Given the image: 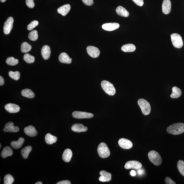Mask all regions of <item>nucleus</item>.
Here are the masks:
<instances>
[{
  "mask_svg": "<svg viewBox=\"0 0 184 184\" xmlns=\"http://www.w3.org/2000/svg\"><path fill=\"white\" fill-rule=\"evenodd\" d=\"M25 134L30 137H34L37 135V131L35 128L32 126H29L24 129Z\"/></svg>",
  "mask_w": 184,
  "mask_h": 184,
  "instance_id": "obj_17",
  "label": "nucleus"
},
{
  "mask_svg": "<svg viewBox=\"0 0 184 184\" xmlns=\"http://www.w3.org/2000/svg\"><path fill=\"white\" fill-rule=\"evenodd\" d=\"M83 2L87 6H91L93 3V0H82Z\"/></svg>",
  "mask_w": 184,
  "mask_h": 184,
  "instance_id": "obj_41",
  "label": "nucleus"
},
{
  "mask_svg": "<svg viewBox=\"0 0 184 184\" xmlns=\"http://www.w3.org/2000/svg\"><path fill=\"white\" fill-rule=\"evenodd\" d=\"M6 62L9 65L14 66L18 64L19 61L17 59H16L13 57H11L7 58Z\"/></svg>",
  "mask_w": 184,
  "mask_h": 184,
  "instance_id": "obj_33",
  "label": "nucleus"
},
{
  "mask_svg": "<svg viewBox=\"0 0 184 184\" xmlns=\"http://www.w3.org/2000/svg\"><path fill=\"white\" fill-rule=\"evenodd\" d=\"M130 175L132 176H136V173L134 170H132L131 171Z\"/></svg>",
  "mask_w": 184,
  "mask_h": 184,
  "instance_id": "obj_45",
  "label": "nucleus"
},
{
  "mask_svg": "<svg viewBox=\"0 0 184 184\" xmlns=\"http://www.w3.org/2000/svg\"><path fill=\"white\" fill-rule=\"evenodd\" d=\"M42 182H40V181H39L37 182V183H35V184H42Z\"/></svg>",
  "mask_w": 184,
  "mask_h": 184,
  "instance_id": "obj_47",
  "label": "nucleus"
},
{
  "mask_svg": "<svg viewBox=\"0 0 184 184\" xmlns=\"http://www.w3.org/2000/svg\"><path fill=\"white\" fill-rule=\"evenodd\" d=\"M59 60L61 63L64 64H70L72 62V58L66 53H62L59 56Z\"/></svg>",
  "mask_w": 184,
  "mask_h": 184,
  "instance_id": "obj_20",
  "label": "nucleus"
},
{
  "mask_svg": "<svg viewBox=\"0 0 184 184\" xmlns=\"http://www.w3.org/2000/svg\"><path fill=\"white\" fill-rule=\"evenodd\" d=\"M57 184H71V183L70 181H68V180H64V181H62L58 182L56 183Z\"/></svg>",
  "mask_w": 184,
  "mask_h": 184,
  "instance_id": "obj_43",
  "label": "nucleus"
},
{
  "mask_svg": "<svg viewBox=\"0 0 184 184\" xmlns=\"http://www.w3.org/2000/svg\"><path fill=\"white\" fill-rule=\"evenodd\" d=\"M165 183L166 184H176V183H175L174 181L171 179L169 177H167L165 178Z\"/></svg>",
  "mask_w": 184,
  "mask_h": 184,
  "instance_id": "obj_40",
  "label": "nucleus"
},
{
  "mask_svg": "<svg viewBox=\"0 0 184 184\" xmlns=\"http://www.w3.org/2000/svg\"><path fill=\"white\" fill-rule=\"evenodd\" d=\"M148 157L151 162L156 166L161 165L162 159L160 154L156 151L152 150L150 151L148 154Z\"/></svg>",
  "mask_w": 184,
  "mask_h": 184,
  "instance_id": "obj_3",
  "label": "nucleus"
},
{
  "mask_svg": "<svg viewBox=\"0 0 184 184\" xmlns=\"http://www.w3.org/2000/svg\"><path fill=\"white\" fill-rule=\"evenodd\" d=\"M120 26V25L118 23H108L103 25L102 28L105 30L111 31L118 29Z\"/></svg>",
  "mask_w": 184,
  "mask_h": 184,
  "instance_id": "obj_15",
  "label": "nucleus"
},
{
  "mask_svg": "<svg viewBox=\"0 0 184 184\" xmlns=\"http://www.w3.org/2000/svg\"><path fill=\"white\" fill-rule=\"evenodd\" d=\"M5 109L8 112L14 113L18 112L20 109V108L17 104L13 103H9L5 106Z\"/></svg>",
  "mask_w": 184,
  "mask_h": 184,
  "instance_id": "obj_13",
  "label": "nucleus"
},
{
  "mask_svg": "<svg viewBox=\"0 0 184 184\" xmlns=\"http://www.w3.org/2000/svg\"><path fill=\"white\" fill-rule=\"evenodd\" d=\"M136 48L134 45L128 44L124 45L122 47V51L125 52H134Z\"/></svg>",
  "mask_w": 184,
  "mask_h": 184,
  "instance_id": "obj_28",
  "label": "nucleus"
},
{
  "mask_svg": "<svg viewBox=\"0 0 184 184\" xmlns=\"http://www.w3.org/2000/svg\"><path fill=\"white\" fill-rule=\"evenodd\" d=\"M14 179L10 174L7 175L4 178V183L5 184H12L13 183Z\"/></svg>",
  "mask_w": 184,
  "mask_h": 184,
  "instance_id": "obj_37",
  "label": "nucleus"
},
{
  "mask_svg": "<svg viewBox=\"0 0 184 184\" xmlns=\"http://www.w3.org/2000/svg\"><path fill=\"white\" fill-rule=\"evenodd\" d=\"M26 3L27 6L30 8H33L35 6L34 0H26Z\"/></svg>",
  "mask_w": 184,
  "mask_h": 184,
  "instance_id": "obj_39",
  "label": "nucleus"
},
{
  "mask_svg": "<svg viewBox=\"0 0 184 184\" xmlns=\"http://www.w3.org/2000/svg\"><path fill=\"white\" fill-rule=\"evenodd\" d=\"M73 116L74 118L78 119L91 118L93 117V115L86 112L75 111L73 113Z\"/></svg>",
  "mask_w": 184,
  "mask_h": 184,
  "instance_id": "obj_8",
  "label": "nucleus"
},
{
  "mask_svg": "<svg viewBox=\"0 0 184 184\" xmlns=\"http://www.w3.org/2000/svg\"><path fill=\"white\" fill-rule=\"evenodd\" d=\"M0 146H1V147H0V148H1V144H0Z\"/></svg>",
  "mask_w": 184,
  "mask_h": 184,
  "instance_id": "obj_49",
  "label": "nucleus"
},
{
  "mask_svg": "<svg viewBox=\"0 0 184 184\" xmlns=\"http://www.w3.org/2000/svg\"><path fill=\"white\" fill-rule=\"evenodd\" d=\"M13 22L14 19L12 17L8 18L5 21L3 26V32L5 34L8 35L10 34L13 28Z\"/></svg>",
  "mask_w": 184,
  "mask_h": 184,
  "instance_id": "obj_7",
  "label": "nucleus"
},
{
  "mask_svg": "<svg viewBox=\"0 0 184 184\" xmlns=\"http://www.w3.org/2000/svg\"><path fill=\"white\" fill-rule=\"evenodd\" d=\"M119 146L124 149H129L133 146V143L130 140L124 138L120 139L118 141Z\"/></svg>",
  "mask_w": 184,
  "mask_h": 184,
  "instance_id": "obj_10",
  "label": "nucleus"
},
{
  "mask_svg": "<svg viewBox=\"0 0 184 184\" xmlns=\"http://www.w3.org/2000/svg\"><path fill=\"white\" fill-rule=\"evenodd\" d=\"M24 142V138H20L17 141H12L11 143V145L14 149H19L22 146Z\"/></svg>",
  "mask_w": 184,
  "mask_h": 184,
  "instance_id": "obj_25",
  "label": "nucleus"
},
{
  "mask_svg": "<svg viewBox=\"0 0 184 184\" xmlns=\"http://www.w3.org/2000/svg\"><path fill=\"white\" fill-rule=\"evenodd\" d=\"M171 40L175 48H180L183 46V41L182 38L179 34H173L171 35Z\"/></svg>",
  "mask_w": 184,
  "mask_h": 184,
  "instance_id": "obj_6",
  "label": "nucleus"
},
{
  "mask_svg": "<svg viewBox=\"0 0 184 184\" xmlns=\"http://www.w3.org/2000/svg\"><path fill=\"white\" fill-rule=\"evenodd\" d=\"M19 130V127L14 126L13 122H9L7 123L5 126L3 131L5 132H17Z\"/></svg>",
  "mask_w": 184,
  "mask_h": 184,
  "instance_id": "obj_12",
  "label": "nucleus"
},
{
  "mask_svg": "<svg viewBox=\"0 0 184 184\" xmlns=\"http://www.w3.org/2000/svg\"><path fill=\"white\" fill-rule=\"evenodd\" d=\"M172 93L171 95V97L172 98H178L182 94V91L180 88L177 87H174L172 88Z\"/></svg>",
  "mask_w": 184,
  "mask_h": 184,
  "instance_id": "obj_27",
  "label": "nucleus"
},
{
  "mask_svg": "<svg viewBox=\"0 0 184 184\" xmlns=\"http://www.w3.org/2000/svg\"><path fill=\"white\" fill-rule=\"evenodd\" d=\"M73 153L69 149H66L64 151L62 154V159L65 162H68L71 160Z\"/></svg>",
  "mask_w": 184,
  "mask_h": 184,
  "instance_id": "obj_22",
  "label": "nucleus"
},
{
  "mask_svg": "<svg viewBox=\"0 0 184 184\" xmlns=\"http://www.w3.org/2000/svg\"><path fill=\"white\" fill-rule=\"evenodd\" d=\"M138 173L139 175H141L142 174V171L141 170V169H139V170L138 171Z\"/></svg>",
  "mask_w": 184,
  "mask_h": 184,
  "instance_id": "obj_46",
  "label": "nucleus"
},
{
  "mask_svg": "<svg viewBox=\"0 0 184 184\" xmlns=\"http://www.w3.org/2000/svg\"><path fill=\"white\" fill-rule=\"evenodd\" d=\"M71 129L75 132L80 133L87 131L88 128L82 124H75L72 126Z\"/></svg>",
  "mask_w": 184,
  "mask_h": 184,
  "instance_id": "obj_19",
  "label": "nucleus"
},
{
  "mask_svg": "<svg viewBox=\"0 0 184 184\" xmlns=\"http://www.w3.org/2000/svg\"><path fill=\"white\" fill-rule=\"evenodd\" d=\"M45 138L46 143L49 145H52L55 143L57 139L56 137L53 136L50 133L47 134L45 136Z\"/></svg>",
  "mask_w": 184,
  "mask_h": 184,
  "instance_id": "obj_26",
  "label": "nucleus"
},
{
  "mask_svg": "<svg viewBox=\"0 0 184 184\" xmlns=\"http://www.w3.org/2000/svg\"><path fill=\"white\" fill-rule=\"evenodd\" d=\"M24 60L28 64H32L35 61V58L28 53L25 54L23 57Z\"/></svg>",
  "mask_w": 184,
  "mask_h": 184,
  "instance_id": "obj_32",
  "label": "nucleus"
},
{
  "mask_svg": "<svg viewBox=\"0 0 184 184\" xmlns=\"http://www.w3.org/2000/svg\"><path fill=\"white\" fill-rule=\"evenodd\" d=\"M177 166L179 171L182 175L184 176V162L183 160H179Z\"/></svg>",
  "mask_w": 184,
  "mask_h": 184,
  "instance_id": "obj_36",
  "label": "nucleus"
},
{
  "mask_svg": "<svg viewBox=\"0 0 184 184\" xmlns=\"http://www.w3.org/2000/svg\"><path fill=\"white\" fill-rule=\"evenodd\" d=\"M39 22L38 21L36 20L32 21L30 24L28 25L27 29L28 30H32L36 26H37Z\"/></svg>",
  "mask_w": 184,
  "mask_h": 184,
  "instance_id": "obj_38",
  "label": "nucleus"
},
{
  "mask_svg": "<svg viewBox=\"0 0 184 184\" xmlns=\"http://www.w3.org/2000/svg\"><path fill=\"white\" fill-rule=\"evenodd\" d=\"M101 176L99 178V181L101 182H109L111 179V175L105 171H101L100 173Z\"/></svg>",
  "mask_w": 184,
  "mask_h": 184,
  "instance_id": "obj_16",
  "label": "nucleus"
},
{
  "mask_svg": "<svg viewBox=\"0 0 184 184\" xmlns=\"http://www.w3.org/2000/svg\"><path fill=\"white\" fill-rule=\"evenodd\" d=\"M32 150V147L30 146L23 148L21 151V153L23 158L25 159L28 158L29 155Z\"/></svg>",
  "mask_w": 184,
  "mask_h": 184,
  "instance_id": "obj_30",
  "label": "nucleus"
},
{
  "mask_svg": "<svg viewBox=\"0 0 184 184\" xmlns=\"http://www.w3.org/2000/svg\"><path fill=\"white\" fill-rule=\"evenodd\" d=\"M138 104L144 115H148L150 114L151 106L149 103L146 100L142 99H140L138 101Z\"/></svg>",
  "mask_w": 184,
  "mask_h": 184,
  "instance_id": "obj_5",
  "label": "nucleus"
},
{
  "mask_svg": "<svg viewBox=\"0 0 184 184\" xmlns=\"http://www.w3.org/2000/svg\"><path fill=\"white\" fill-rule=\"evenodd\" d=\"M142 167L141 163L136 160H130L128 161L126 163L124 168L126 169H140Z\"/></svg>",
  "mask_w": 184,
  "mask_h": 184,
  "instance_id": "obj_9",
  "label": "nucleus"
},
{
  "mask_svg": "<svg viewBox=\"0 0 184 184\" xmlns=\"http://www.w3.org/2000/svg\"><path fill=\"white\" fill-rule=\"evenodd\" d=\"M7 0H1V1L2 3H4Z\"/></svg>",
  "mask_w": 184,
  "mask_h": 184,
  "instance_id": "obj_48",
  "label": "nucleus"
},
{
  "mask_svg": "<svg viewBox=\"0 0 184 184\" xmlns=\"http://www.w3.org/2000/svg\"><path fill=\"white\" fill-rule=\"evenodd\" d=\"M171 6L172 4L170 0H164L162 5V10L163 13L165 14L170 13Z\"/></svg>",
  "mask_w": 184,
  "mask_h": 184,
  "instance_id": "obj_14",
  "label": "nucleus"
},
{
  "mask_svg": "<svg viewBox=\"0 0 184 184\" xmlns=\"http://www.w3.org/2000/svg\"><path fill=\"white\" fill-rule=\"evenodd\" d=\"M87 51L88 55L93 58H96L98 57L100 54V50L98 48L95 46H88L87 48Z\"/></svg>",
  "mask_w": 184,
  "mask_h": 184,
  "instance_id": "obj_11",
  "label": "nucleus"
},
{
  "mask_svg": "<svg viewBox=\"0 0 184 184\" xmlns=\"http://www.w3.org/2000/svg\"><path fill=\"white\" fill-rule=\"evenodd\" d=\"M41 53L43 58L45 60H48L50 58L51 53L50 46L47 45L43 46L41 49Z\"/></svg>",
  "mask_w": 184,
  "mask_h": 184,
  "instance_id": "obj_18",
  "label": "nucleus"
},
{
  "mask_svg": "<svg viewBox=\"0 0 184 184\" xmlns=\"http://www.w3.org/2000/svg\"><path fill=\"white\" fill-rule=\"evenodd\" d=\"M5 81L4 79L1 76H0V85L3 86L4 84Z\"/></svg>",
  "mask_w": 184,
  "mask_h": 184,
  "instance_id": "obj_44",
  "label": "nucleus"
},
{
  "mask_svg": "<svg viewBox=\"0 0 184 184\" xmlns=\"http://www.w3.org/2000/svg\"><path fill=\"white\" fill-rule=\"evenodd\" d=\"M97 150L99 156L102 158H107L110 155L109 148L104 142H101L99 144Z\"/></svg>",
  "mask_w": 184,
  "mask_h": 184,
  "instance_id": "obj_4",
  "label": "nucleus"
},
{
  "mask_svg": "<svg viewBox=\"0 0 184 184\" xmlns=\"http://www.w3.org/2000/svg\"><path fill=\"white\" fill-rule=\"evenodd\" d=\"M32 48V46L27 42H23L21 44V51L23 53H28L30 51Z\"/></svg>",
  "mask_w": 184,
  "mask_h": 184,
  "instance_id": "obj_31",
  "label": "nucleus"
},
{
  "mask_svg": "<svg viewBox=\"0 0 184 184\" xmlns=\"http://www.w3.org/2000/svg\"><path fill=\"white\" fill-rule=\"evenodd\" d=\"M167 131L169 134L179 135L184 132V124L181 123L172 124L167 128Z\"/></svg>",
  "mask_w": 184,
  "mask_h": 184,
  "instance_id": "obj_1",
  "label": "nucleus"
},
{
  "mask_svg": "<svg viewBox=\"0 0 184 184\" xmlns=\"http://www.w3.org/2000/svg\"><path fill=\"white\" fill-rule=\"evenodd\" d=\"M71 6L69 4H66L59 7L57 9V12L63 16H66L69 12Z\"/></svg>",
  "mask_w": 184,
  "mask_h": 184,
  "instance_id": "obj_21",
  "label": "nucleus"
},
{
  "mask_svg": "<svg viewBox=\"0 0 184 184\" xmlns=\"http://www.w3.org/2000/svg\"><path fill=\"white\" fill-rule=\"evenodd\" d=\"M9 75L10 78L15 81L19 80L20 77V73L18 71L15 72L10 71L9 72Z\"/></svg>",
  "mask_w": 184,
  "mask_h": 184,
  "instance_id": "obj_34",
  "label": "nucleus"
},
{
  "mask_svg": "<svg viewBox=\"0 0 184 184\" xmlns=\"http://www.w3.org/2000/svg\"><path fill=\"white\" fill-rule=\"evenodd\" d=\"M28 38L32 41H36L38 38V32L37 30H34L30 32L28 35Z\"/></svg>",
  "mask_w": 184,
  "mask_h": 184,
  "instance_id": "obj_35",
  "label": "nucleus"
},
{
  "mask_svg": "<svg viewBox=\"0 0 184 184\" xmlns=\"http://www.w3.org/2000/svg\"><path fill=\"white\" fill-rule=\"evenodd\" d=\"M21 95L26 98H33L35 96V94L32 90L29 89H23L21 92Z\"/></svg>",
  "mask_w": 184,
  "mask_h": 184,
  "instance_id": "obj_29",
  "label": "nucleus"
},
{
  "mask_svg": "<svg viewBox=\"0 0 184 184\" xmlns=\"http://www.w3.org/2000/svg\"><path fill=\"white\" fill-rule=\"evenodd\" d=\"M116 12L119 15L127 17H128L129 13L125 8L121 6H119L116 9Z\"/></svg>",
  "mask_w": 184,
  "mask_h": 184,
  "instance_id": "obj_23",
  "label": "nucleus"
},
{
  "mask_svg": "<svg viewBox=\"0 0 184 184\" xmlns=\"http://www.w3.org/2000/svg\"><path fill=\"white\" fill-rule=\"evenodd\" d=\"M136 5L139 6H142L144 5L143 0H132Z\"/></svg>",
  "mask_w": 184,
  "mask_h": 184,
  "instance_id": "obj_42",
  "label": "nucleus"
},
{
  "mask_svg": "<svg viewBox=\"0 0 184 184\" xmlns=\"http://www.w3.org/2000/svg\"><path fill=\"white\" fill-rule=\"evenodd\" d=\"M101 86L103 91L108 95L113 96L116 93V89L114 86L109 81H103L101 83Z\"/></svg>",
  "mask_w": 184,
  "mask_h": 184,
  "instance_id": "obj_2",
  "label": "nucleus"
},
{
  "mask_svg": "<svg viewBox=\"0 0 184 184\" xmlns=\"http://www.w3.org/2000/svg\"><path fill=\"white\" fill-rule=\"evenodd\" d=\"M13 154V152L11 148L6 146L3 149L1 152V156L3 158H6L8 156H11Z\"/></svg>",
  "mask_w": 184,
  "mask_h": 184,
  "instance_id": "obj_24",
  "label": "nucleus"
}]
</instances>
